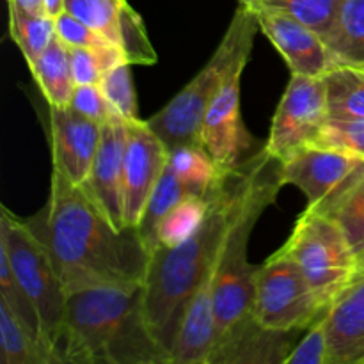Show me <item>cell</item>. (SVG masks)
<instances>
[{
  "instance_id": "13",
  "label": "cell",
  "mask_w": 364,
  "mask_h": 364,
  "mask_svg": "<svg viewBox=\"0 0 364 364\" xmlns=\"http://www.w3.org/2000/svg\"><path fill=\"white\" fill-rule=\"evenodd\" d=\"M245 66H238L228 75L223 87L210 103L201 124L199 142L224 169H237L245 162V151L252 137L245 130L240 114V82Z\"/></svg>"
},
{
  "instance_id": "14",
  "label": "cell",
  "mask_w": 364,
  "mask_h": 364,
  "mask_svg": "<svg viewBox=\"0 0 364 364\" xmlns=\"http://www.w3.org/2000/svg\"><path fill=\"white\" fill-rule=\"evenodd\" d=\"M102 139V124L71 107H50V144L53 171L75 185H84L91 173Z\"/></svg>"
},
{
  "instance_id": "32",
  "label": "cell",
  "mask_w": 364,
  "mask_h": 364,
  "mask_svg": "<svg viewBox=\"0 0 364 364\" xmlns=\"http://www.w3.org/2000/svg\"><path fill=\"white\" fill-rule=\"evenodd\" d=\"M284 364H331L326 315L308 327V333L295 343Z\"/></svg>"
},
{
  "instance_id": "16",
  "label": "cell",
  "mask_w": 364,
  "mask_h": 364,
  "mask_svg": "<svg viewBox=\"0 0 364 364\" xmlns=\"http://www.w3.org/2000/svg\"><path fill=\"white\" fill-rule=\"evenodd\" d=\"M301 331H274L251 318L213 347L208 364H284Z\"/></svg>"
},
{
  "instance_id": "1",
  "label": "cell",
  "mask_w": 364,
  "mask_h": 364,
  "mask_svg": "<svg viewBox=\"0 0 364 364\" xmlns=\"http://www.w3.org/2000/svg\"><path fill=\"white\" fill-rule=\"evenodd\" d=\"M27 224L52 255L68 294L144 283L153 251L139 228H119L80 185L52 173L46 205Z\"/></svg>"
},
{
  "instance_id": "10",
  "label": "cell",
  "mask_w": 364,
  "mask_h": 364,
  "mask_svg": "<svg viewBox=\"0 0 364 364\" xmlns=\"http://www.w3.org/2000/svg\"><path fill=\"white\" fill-rule=\"evenodd\" d=\"M169 148L146 121H128L123 166L124 226L139 228L149 198L162 176Z\"/></svg>"
},
{
  "instance_id": "39",
  "label": "cell",
  "mask_w": 364,
  "mask_h": 364,
  "mask_svg": "<svg viewBox=\"0 0 364 364\" xmlns=\"http://www.w3.org/2000/svg\"><path fill=\"white\" fill-rule=\"evenodd\" d=\"M363 70H364V68H363Z\"/></svg>"
},
{
  "instance_id": "20",
  "label": "cell",
  "mask_w": 364,
  "mask_h": 364,
  "mask_svg": "<svg viewBox=\"0 0 364 364\" xmlns=\"http://www.w3.org/2000/svg\"><path fill=\"white\" fill-rule=\"evenodd\" d=\"M167 164L191 194L208 196L233 169H224L201 144H180L169 149Z\"/></svg>"
},
{
  "instance_id": "28",
  "label": "cell",
  "mask_w": 364,
  "mask_h": 364,
  "mask_svg": "<svg viewBox=\"0 0 364 364\" xmlns=\"http://www.w3.org/2000/svg\"><path fill=\"white\" fill-rule=\"evenodd\" d=\"M309 146L334 149V151L364 160V119L329 114L318 135Z\"/></svg>"
},
{
  "instance_id": "26",
  "label": "cell",
  "mask_w": 364,
  "mask_h": 364,
  "mask_svg": "<svg viewBox=\"0 0 364 364\" xmlns=\"http://www.w3.org/2000/svg\"><path fill=\"white\" fill-rule=\"evenodd\" d=\"M128 0H64V11L121 46V16Z\"/></svg>"
},
{
  "instance_id": "6",
  "label": "cell",
  "mask_w": 364,
  "mask_h": 364,
  "mask_svg": "<svg viewBox=\"0 0 364 364\" xmlns=\"http://www.w3.org/2000/svg\"><path fill=\"white\" fill-rule=\"evenodd\" d=\"M0 252L6 255L18 283L21 284L41 318L46 345L57 364L55 348L66 318L68 294L55 269L48 247L32 231L27 219L14 215L2 206L0 217Z\"/></svg>"
},
{
  "instance_id": "7",
  "label": "cell",
  "mask_w": 364,
  "mask_h": 364,
  "mask_svg": "<svg viewBox=\"0 0 364 364\" xmlns=\"http://www.w3.org/2000/svg\"><path fill=\"white\" fill-rule=\"evenodd\" d=\"M281 249L301 267L327 308L355 276L358 255L347 235L336 220L309 206L295 220L290 238Z\"/></svg>"
},
{
  "instance_id": "27",
  "label": "cell",
  "mask_w": 364,
  "mask_h": 364,
  "mask_svg": "<svg viewBox=\"0 0 364 364\" xmlns=\"http://www.w3.org/2000/svg\"><path fill=\"white\" fill-rule=\"evenodd\" d=\"M187 194H191V192L178 180L169 164H166V169H164L162 176H160L159 183H156L155 191L149 198L144 215H142L141 224H139V231H141L142 238H144L151 251L159 247V244H156V226H159L160 219L166 215L171 206L176 205Z\"/></svg>"
},
{
  "instance_id": "37",
  "label": "cell",
  "mask_w": 364,
  "mask_h": 364,
  "mask_svg": "<svg viewBox=\"0 0 364 364\" xmlns=\"http://www.w3.org/2000/svg\"><path fill=\"white\" fill-rule=\"evenodd\" d=\"M45 2V11L48 16L57 18L60 13H64V0H43Z\"/></svg>"
},
{
  "instance_id": "31",
  "label": "cell",
  "mask_w": 364,
  "mask_h": 364,
  "mask_svg": "<svg viewBox=\"0 0 364 364\" xmlns=\"http://www.w3.org/2000/svg\"><path fill=\"white\" fill-rule=\"evenodd\" d=\"M121 48L130 64H155L156 52L148 39L141 14L128 4L121 16Z\"/></svg>"
},
{
  "instance_id": "30",
  "label": "cell",
  "mask_w": 364,
  "mask_h": 364,
  "mask_svg": "<svg viewBox=\"0 0 364 364\" xmlns=\"http://www.w3.org/2000/svg\"><path fill=\"white\" fill-rule=\"evenodd\" d=\"M132 64L123 63L103 73L100 80L103 95L107 96L114 109L121 114L127 121L141 119L137 109V95H135L134 78H132Z\"/></svg>"
},
{
  "instance_id": "8",
  "label": "cell",
  "mask_w": 364,
  "mask_h": 364,
  "mask_svg": "<svg viewBox=\"0 0 364 364\" xmlns=\"http://www.w3.org/2000/svg\"><path fill=\"white\" fill-rule=\"evenodd\" d=\"M327 309L301 267L283 249L256 269L252 316L267 329L304 331L326 315Z\"/></svg>"
},
{
  "instance_id": "19",
  "label": "cell",
  "mask_w": 364,
  "mask_h": 364,
  "mask_svg": "<svg viewBox=\"0 0 364 364\" xmlns=\"http://www.w3.org/2000/svg\"><path fill=\"white\" fill-rule=\"evenodd\" d=\"M323 39L341 66L364 68V0H340Z\"/></svg>"
},
{
  "instance_id": "33",
  "label": "cell",
  "mask_w": 364,
  "mask_h": 364,
  "mask_svg": "<svg viewBox=\"0 0 364 364\" xmlns=\"http://www.w3.org/2000/svg\"><path fill=\"white\" fill-rule=\"evenodd\" d=\"M70 107L82 116L96 121L98 124H105L109 121L117 119V117H123L114 109L112 103L107 100L98 84L75 85Z\"/></svg>"
},
{
  "instance_id": "18",
  "label": "cell",
  "mask_w": 364,
  "mask_h": 364,
  "mask_svg": "<svg viewBox=\"0 0 364 364\" xmlns=\"http://www.w3.org/2000/svg\"><path fill=\"white\" fill-rule=\"evenodd\" d=\"M28 70L50 107H70L75 82L71 75L70 48L55 36L36 59L28 60Z\"/></svg>"
},
{
  "instance_id": "34",
  "label": "cell",
  "mask_w": 364,
  "mask_h": 364,
  "mask_svg": "<svg viewBox=\"0 0 364 364\" xmlns=\"http://www.w3.org/2000/svg\"><path fill=\"white\" fill-rule=\"evenodd\" d=\"M55 34L68 48H91L109 41L68 11L55 18Z\"/></svg>"
},
{
  "instance_id": "29",
  "label": "cell",
  "mask_w": 364,
  "mask_h": 364,
  "mask_svg": "<svg viewBox=\"0 0 364 364\" xmlns=\"http://www.w3.org/2000/svg\"><path fill=\"white\" fill-rule=\"evenodd\" d=\"M238 2L247 7L259 6L283 11L323 36L331 28L340 0H238Z\"/></svg>"
},
{
  "instance_id": "21",
  "label": "cell",
  "mask_w": 364,
  "mask_h": 364,
  "mask_svg": "<svg viewBox=\"0 0 364 364\" xmlns=\"http://www.w3.org/2000/svg\"><path fill=\"white\" fill-rule=\"evenodd\" d=\"M315 210L336 220L355 255H361L364 251V167L340 194Z\"/></svg>"
},
{
  "instance_id": "35",
  "label": "cell",
  "mask_w": 364,
  "mask_h": 364,
  "mask_svg": "<svg viewBox=\"0 0 364 364\" xmlns=\"http://www.w3.org/2000/svg\"><path fill=\"white\" fill-rule=\"evenodd\" d=\"M71 75L75 85L100 84L103 77V68L100 63L96 46L91 48H70Z\"/></svg>"
},
{
  "instance_id": "5",
  "label": "cell",
  "mask_w": 364,
  "mask_h": 364,
  "mask_svg": "<svg viewBox=\"0 0 364 364\" xmlns=\"http://www.w3.org/2000/svg\"><path fill=\"white\" fill-rule=\"evenodd\" d=\"M258 21L245 6H238L223 41L201 71L146 123L166 142L167 148L201 144L199 134L210 103L223 87L228 75L245 66L255 46Z\"/></svg>"
},
{
  "instance_id": "4",
  "label": "cell",
  "mask_w": 364,
  "mask_h": 364,
  "mask_svg": "<svg viewBox=\"0 0 364 364\" xmlns=\"http://www.w3.org/2000/svg\"><path fill=\"white\" fill-rule=\"evenodd\" d=\"M283 185L279 160L272 159L265 149H259L256 153L255 171L247 192L220 245L215 262V287H213V308H215L217 322L215 343L242 323L255 318L252 279H255L256 267L249 263V238L263 210L276 201L277 192Z\"/></svg>"
},
{
  "instance_id": "9",
  "label": "cell",
  "mask_w": 364,
  "mask_h": 364,
  "mask_svg": "<svg viewBox=\"0 0 364 364\" xmlns=\"http://www.w3.org/2000/svg\"><path fill=\"white\" fill-rule=\"evenodd\" d=\"M327 116L329 100L326 78L291 73L274 112L263 149L279 162L290 159L315 141Z\"/></svg>"
},
{
  "instance_id": "25",
  "label": "cell",
  "mask_w": 364,
  "mask_h": 364,
  "mask_svg": "<svg viewBox=\"0 0 364 364\" xmlns=\"http://www.w3.org/2000/svg\"><path fill=\"white\" fill-rule=\"evenodd\" d=\"M9 34L28 63L55 39V18L27 13L9 4Z\"/></svg>"
},
{
  "instance_id": "15",
  "label": "cell",
  "mask_w": 364,
  "mask_h": 364,
  "mask_svg": "<svg viewBox=\"0 0 364 364\" xmlns=\"http://www.w3.org/2000/svg\"><path fill=\"white\" fill-rule=\"evenodd\" d=\"M127 141L128 121L124 117L102 124L98 151L87 181L82 185L92 201L109 217L110 223L119 230L127 228L123 206V166Z\"/></svg>"
},
{
  "instance_id": "2",
  "label": "cell",
  "mask_w": 364,
  "mask_h": 364,
  "mask_svg": "<svg viewBox=\"0 0 364 364\" xmlns=\"http://www.w3.org/2000/svg\"><path fill=\"white\" fill-rule=\"evenodd\" d=\"M256 153L210 192V206L199 230L178 247H156L144 279V308L156 340L171 354L178 329L196 290L219 256L220 245L237 217Z\"/></svg>"
},
{
  "instance_id": "36",
  "label": "cell",
  "mask_w": 364,
  "mask_h": 364,
  "mask_svg": "<svg viewBox=\"0 0 364 364\" xmlns=\"http://www.w3.org/2000/svg\"><path fill=\"white\" fill-rule=\"evenodd\" d=\"M9 4H14L20 9L27 11L32 14H46L45 11V2L43 0H9Z\"/></svg>"
},
{
  "instance_id": "3",
  "label": "cell",
  "mask_w": 364,
  "mask_h": 364,
  "mask_svg": "<svg viewBox=\"0 0 364 364\" xmlns=\"http://www.w3.org/2000/svg\"><path fill=\"white\" fill-rule=\"evenodd\" d=\"M55 359L57 364H171L146 316L144 283L70 294Z\"/></svg>"
},
{
  "instance_id": "17",
  "label": "cell",
  "mask_w": 364,
  "mask_h": 364,
  "mask_svg": "<svg viewBox=\"0 0 364 364\" xmlns=\"http://www.w3.org/2000/svg\"><path fill=\"white\" fill-rule=\"evenodd\" d=\"M326 327L331 364H364V274L334 299Z\"/></svg>"
},
{
  "instance_id": "22",
  "label": "cell",
  "mask_w": 364,
  "mask_h": 364,
  "mask_svg": "<svg viewBox=\"0 0 364 364\" xmlns=\"http://www.w3.org/2000/svg\"><path fill=\"white\" fill-rule=\"evenodd\" d=\"M210 206V196L187 194L167 210L156 226V244L173 249L192 237L205 220Z\"/></svg>"
},
{
  "instance_id": "38",
  "label": "cell",
  "mask_w": 364,
  "mask_h": 364,
  "mask_svg": "<svg viewBox=\"0 0 364 364\" xmlns=\"http://www.w3.org/2000/svg\"><path fill=\"white\" fill-rule=\"evenodd\" d=\"M358 274H364V251L358 256V269H355V276Z\"/></svg>"
},
{
  "instance_id": "23",
  "label": "cell",
  "mask_w": 364,
  "mask_h": 364,
  "mask_svg": "<svg viewBox=\"0 0 364 364\" xmlns=\"http://www.w3.org/2000/svg\"><path fill=\"white\" fill-rule=\"evenodd\" d=\"M0 361L2 364H52L41 345L0 301Z\"/></svg>"
},
{
  "instance_id": "12",
  "label": "cell",
  "mask_w": 364,
  "mask_h": 364,
  "mask_svg": "<svg viewBox=\"0 0 364 364\" xmlns=\"http://www.w3.org/2000/svg\"><path fill=\"white\" fill-rule=\"evenodd\" d=\"M364 167V160L334 149L306 146L279 162L284 185L301 188L308 206L316 208L340 194Z\"/></svg>"
},
{
  "instance_id": "11",
  "label": "cell",
  "mask_w": 364,
  "mask_h": 364,
  "mask_svg": "<svg viewBox=\"0 0 364 364\" xmlns=\"http://www.w3.org/2000/svg\"><path fill=\"white\" fill-rule=\"evenodd\" d=\"M247 7V6H245ZM255 14L258 27L267 36L277 52L287 60L290 73L304 77H326L334 68L341 66L322 34L302 23L297 18L270 9V7H247Z\"/></svg>"
},
{
  "instance_id": "24",
  "label": "cell",
  "mask_w": 364,
  "mask_h": 364,
  "mask_svg": "<svg viewBox=\"0 0 364 364\" xmlns=\"http://www.w3.org/2000/svg\"><path fill=\"white\" fill-rule=\"evenodd\" d=\"M329 114L364 119V70L338 66L326 75Z\"/></svg>"
}]
</instances>
